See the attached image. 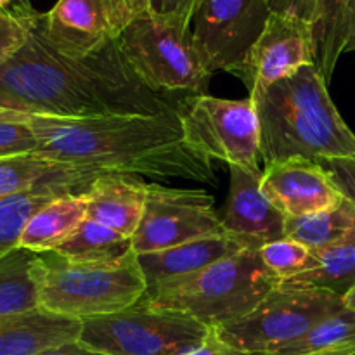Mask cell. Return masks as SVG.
<instances>
[{"mask_svg":"<svg viewBox=\"0 0 355 355\" xmlns=\"http://www.w3.org/2000/svg\"><path fill=\"white\" fill-rule=\"evenodd\" d=\"M279 279L263 263L257 248H246L189 276L175 277L148 291L144 300L155 311H173L208 328L248 315Z\"/></svg>","mask_w":355,"mask_h":355,"instance_id":"obj_4","label":"cell"},{"mask_svg":"<svg viewBox=\"0 0 355 355\" xmlns=\"http://www.w3.org/2000/svg\"><path fill=\"white\" fill-rule=\"evenodd\" d=\"M324 168L329 179L345 200L355 207V156L350 158H319L315 159Z\"/></svg>","mask_w":355,"mask_h":355,"instance_id":"obj_31","label":"cell"},{"mask_svg":"<svg viewBox=\"0 0 355 355\" xmlns=\"http://www.w3.org/2000/svg\"><path fill=\"white\" fill-rule=\"evenodd\" d=\"M270 14L269 0H200L193 37L211 71L231 73L262 35Z\"/></svg>","mask_w":355,"mask_h":355,"instance_id":"obj_11","label":"cell"},{"mask_svg":"<svg viewBox=\"0 0 355 355\" xmlns=\"http://www.w3.org/2000/svg\"><path fill=\"white\" fill-rule=\"evenodd\" d=\"M37 19V17H35ZM33 19V21H35ZM31 21V23H33ZM31 23L0 12V68L19 51L30 37Z\"/></svg>","mask_w":355,"mask_h":355,"instance_id":"obj_30","label":"cell"},{"mask_svg":"<svg viewBox=\"0 0 355 355\" xmlns=\"http://www.w3.org/2000/svg\"><path fill=\"white\" fill-rule=\"evenodd\" d=\"M312 267L279 283L286 288L326 290L345 298L355 288V245L312 252Z\"/></svg>","mask_w":355,"mask_h":355,"instance_id":"obj_24","label":"cell"},{"mask_svg":"<svg viewBox=\"0 0 355 355\" xmlns=\"http://www.w3.org/2000/svg\"><path fill=\"white\" fill-rule=\"evenodd\" d=\"M239 355V354H238ZM324 355H355V350H343V352H335V354H324Z\"/></svg>","mask_w":355,"mask_h":355,"instance_id":"obj_39","label":"cell"},{"mask_svg":"<svg viewBox=\"0 0 355 355\" xmlns=\"http://www.w3.org/2000/svg\"><path fill=\"white\" fill-rule=\"evenodd\" d=\"M80 333L82 321L35 309L0 322V355H40L78 342Z\"/></svg>","mask_w":355,"mask_h":355,"instance_id":"obj_18","label":"cell"},{"mask_svg":"<svg viewBox=\"0 0 355 355\" xmlns=\"http://www.w3.org/2000/svg\"><path fill=\"white\" fill-rule=\"evenodd\" d=\"M343 350H355V309L349 305L329 314L272 355H324Z\"/></svg>","mask_w":355,"mask_h":355,"instance_id":"obj_26","label":"cell"},{"mask_svg":"<svg viewBox=\"0 0 355 355\" xmlns=\"http://www.w3.org/2000/svg\"><path fill=\"white\" fill-rule=\"evenodd\" d=\"M42 19L40 12L23 47L0 68V107L58 118L175 110L139 78L118 40L87 55L64 54L49 42Z\"/></svg>","mask_w":355,"mask_h":355,"instance_id":"obj_1","label":"cell"},{"mask_svg":"<svg viewBox=\"0 0 355 355\" xmlns=\"http://www.w3.org/2000/svg\"><path fill=\"white\" fill-rule=\"evenodd\" d=\"M350 0H318L312 33H314L315 66L326 83L333 78L340 55L345 54L347 14Z\"/></svg>","mask_w":355,"mask_h":355,"instance_id":"obj_25","label":"cell"},{"mask_svg":"<svg viewBox=\"0 0 355 355\" xmlns=\"http://www.w3.org/2000/svg\"><path fill=\"white\" fill-rule=\"evenodd\" d=\"M144 3L153 12L193 24V17L200 0H144Z\"/></svg>","mask_w":355,"mask_h":355,"instance_id":"obj_32","label":"cell"},{"mask_svg":"<svg viewBox=\"0 0 355 355\" xmlns=\"http://www.w3.org/2000/svg\"><path fill=\"white\" fill-rule=\"evenodd\" d=\"M345 305L331 291L279 284L248 315L215 329L236 354L272 355Z\"/></svg>","mask_w":355,"mask_h":355,"instance_id":"obj_7","label":"cell"},{"mask_svg":"<svg viewBox=\"0 0 355 355\" xmlns=\"http://www.w3.org/2000/svg\"><path fill=\"white\" fill-rule=\"evenodd\" d=\"M40 355H101V354L92 352V350H89L87 347L80 345L78 342H73V343H66V345H61V347H55V349L45 350V352H42Z\"/></svg>","mask_w":355,"mask_h":355,"instance_id":"obj_35","label":"cell"},{"mask_svg":"<svg viewBox=\"0 0 355 355\" xmlns=\"http://www.w3.org/2000/svg\"><path fill=\"white\" fill-rule=\"evenodd\" d=\"M182 355H238L224 340L220 338V335L217 333V329L210 328L208 329V335L205 336L203 342L198 347L191 349L189 352Z\"/></svg>","mask_w":355,"mask_h":355,"instance_id":"obj_33","label":"cell"},{"mask_svg":"<svg viewBox=\"0 0 355 355\" xmlns=\"http://www.w3.org/2000/svg\"><path fill=\"white\" fill-rule=\"evenodd\" d=\"M28 123L37 135V155L71 168L217 184L214 162L187 146L175 110L97 118L30 114Z\"/></svg>","mask_w":355,"mask_h":355,"instance_id":"obj_2","label":"cell"},{"mask_svg":"<svg viewBox=\"0 0 355 355\" xmlns=\"http://www.w3.org/2000/svg\"><path fill=\"white\" fill-rule=\"evenodd\" d=\"M315 64L312 23L293 14L272 12L262 35L231 71L248 89V96Z\"/></svg>","mask_w":355,"mask_h":355,"instance_id":"obj_12","label":"cell"},{"mask_svg":"<svg viewBox=\"0 0 355 355\" xmlns=\"http://www.w3.org/2000/svg\"><path fill=\"white\" fill-rule=\"evenodd\" d=\"M262 187L288 218L307 217L335 208L343 196L318 162L291 158L262 170Z\"/></svg>","mask_w":355,"mask_h":355,"instance_id":"obj_15","label":"cell"},{"mask_svg":"<svg viewBox=\"0 0 355 355\" xmlns=\"http://www.w3.org/2000/svg\"><path fill=\"white\" fill-rule=\"evenodd\" d=\"M54 252L73 263L110 266L127 259L134 253V246L128 236L85 218L71 238Z\"/></svg>","mask_w":355,"mask_h":355,"instance_id":"obj_23","label":"cell"},{"mask_svg":"<svg viewBox=\"0 0 355 355\" xmlns=\"http://www.w3.org/2000/svg\"><path fill=\"white\" fill-rule=\"evenodd\" d=\"M259 252L263 263L279 279V283L309 270L312 267V260H314V253L307 246L291 238L267 243Z\"/></svg>","mask_w":355,"mask_h":355,"instance_id":"obj_28","label":"cell"},{"mask_svg":"<svg viewBox=\"0 0 355 355\" xmlns=\"http://www.w3.org/2000/svg\"><path fill=\"white\" fill-rule=\"evenodd\" d=\"M208 329L182 312L155 311L142 298L127 311L83 321L78 343L101 355H182Z\"/></svg>","mask_w":355,"mask_h":355,"instance_id":"obj_8","label":"cell"},{"mask_svg":"<svg viewBox=\"0 0 355 355\" xmlns=\"http://www.w3.org/2000/svg\"><path fill=\"white\" fill-rule=\"evenodd\" d=\"M345 52H355V0H350L349 14H347Z\"/></svg>","mask_w":355,"mask_h":355,"instance_id":"obj_36","label":"cell"},{"mask_svg":"<svg viewBox=\"0 0 355 355\" xmlns=\"http://www.w3.org/2000/svg\"><path fill=\"white\" fill-rule=\"evenodd\" d=\"M246 248L250 246L245 241L229 232H220V234L205 236V238L173 246V248L139 253L137 260L146 277L148 291H151L165 281L189 276Z\"/></svg>","mask_w":355,"mask_h":355,"instance_id":"obj_16","label":"cell"},{"mask_svg":"<svg viewBox=\"0 0 355 355\" xmlns=\"http://www.w3.org/2000/svg\"><path fill=\"white\" fill-rule=\"evenodd\" d=\"M66 193H76L64 186H47L0 200V259L19 248V239L28 220L44 205Z\"/></svg>","mask_w":355,"mask_h":355,"instance_id":"obj_27","label":"cell"},{"mask_svg":"<svg viewBox=\"0 0 355 355\" xmlns=\"http://www.w3.org/2000/svg\"><path fill=\"white\" fill-rule=\"evenodd\" d=\"M40 309L38 255L24 248L0 259V322Z\"/></svg>","mask_w":355,"mask_h":355,"instance_id":"obj_22","label":"cell"},{"mask_svg":"<svg viewBox=\"0 0 355 355\" xmlns=\"http://www.w3.org/2000/svg\"><path fill=\"white\" fill-rule=\"evenodd\" d=\"M0 12L9 14L24 23H31L40 14L33 9L30 0H0Z\"/></svg>","mask_w":355,"mask_h":355,"instance_id":"obj_34","label":"cell"},{"mask_svg":"<svg viewBox=\"0 0 355 355\" xmlns=\"http://www.w3.org/2000/svg\"><path fill=\"white\" fill-rule=\"evenodd\" d=\"M146 291L135 252L110 266L73 263L55 252L38 255V305L51 314L83 322L127 311Z\"/></svg>","mask_w":355,"mask_h":355,"instance_id":"obj_5","label":"cell"},{"mask_svg":"<svg viewBox=\"0 0 355 355\" xmlns=\"http://www.w3.org/2000/svg\"><path fill=\"white\" fill-rule=\"evenodd\" d=\"M345 304L349 305V307L355 309V288H354V290L350 291V293L347 295V297H345Z\"/></svg>","mask_w":355,"mask_h":355,"instance_id":"obj_38","label":"cell"},{"mask_svg":"<svg viewBox=\"0 0 355 355\" xmlns=\"http://www.w3.org/2000/svg\"><path fill=\"white\" fill-rule=\"evenodd\" d=\"M220 232H225L224 225L214 208V198L207 191L172 189L148 182L144 215L132 238V246L139 255Z\"/></svg>","mask_w":355,"mask_h":355,"instance_id":"obj_10","label":"cell"},{"mask_svg":"<svg viewBox=\"0 0 355 355\" xmlns=\"http://www.w3.org/2000/svg\"><path fill=\"white\" fill-rule=\"evenodd\" d=\"M142 7L139 0H58L42 23L55 49L87 55L116 42Z\"/></svg>","mask_w":355,"mask_h":355,"instance_id":"obj_13","label":"cell"},{"mask_svg":"<svg viewBox=\"0 0 355 355\" xmlns=\"http://www.w3.org/2000/svg\"><path fill=\"white\" fill-rule=\"evenodd\" d=\"M231 168V187L220 220L224 231L260 250L267 243L286 238L288 217L274 207L262 187V170Z\"/></svg>","mask_w":355,"mask_h":355,"instance_id":"obj_14","label":"cell"},{"mask_svg":"<svg viewBox=\"0 0 355 355\" xmlns=\"http://www.w3.org/2000/svg\"><path fill=\"white\" fill-rule=\"evenodd\" d=\"M38 141L28 121H0V158L37 153Z\"/></svg>","mask_w":355,"mask_h":355,"instance_id":"obj_29","label":"cell"},{"mask_svg":"<svg viewBox=\"0 0 355 355\" xmlns=\"http://www.w3.org/2000/svg\"><path fill=\"white\" fill-rule=\"evenodd\" d=\"M28 118H30V114L21 113V111L0 107V121H28Z\"/></svg>","mask_w":355,"mask_h":355,"instance_id":"obj_37","label":"cell"},{"mask_svg":"<svg viewBox=\"0 0 355 355\" xmlns=\"http://www.w3.org/2000/svg\"><path fill=\"white\" fill-rule=\"evenodd\" d=\"M250 97L257 107L266 165L291 158L315 162L355 156V134L336 110L315 64Z\"/></svg>","mask_w":355,"mask_h":355,"instance_id":"obj_3","label":"cell"},{"mask_svg":"<svg viewBox=\"0 0 355 355\" xmlns=\"http://www.w3.org/2000/svg\"><path fill=\"white\" fill-rule=\"evenodd\" d=\"M139 78L155 92L207 94L214 71L193 37V24L142 7L118 38Z\"/></svg>","mask_w":355,"mask_h":355,"instance_id":"obj_6","label":"cell"},{"mask_svg":"<svg viewBox=\"0 0 355 355\" xmlns=\"http://www.w3.org/2000/svg\"><path fill=\"white\" fill-rule=\"evenodd\" d=\"M286 238L302 243L311 252L355 245V207L343 198L331 210L288 218Z\"/></svg>","mask_w":355,"mask_h":355,"instance_id":"obj_21","label":"cell"},{"mask_svg":"<svg viewBox=\"0 0 355 355\" xmlns=\"http://www.w3.org/2000/svg\"><path fill=\"white\" fill-rule=\"evenodd\" d=\"M89 200L85 193H66L54 198L28 220L19 248L37 255L58 250L87 218Z\"/></svg>","mask_w":355,"mask_h":355,"instance_id":"obj_20","label":"cell"},{"mask_svg":"<svg viewBox=\"0 0 355 355\" xmlns=\"http://www.w3.org/2000/svg\"><path fill=\"white\" fill-rule=\"evenodd\" d=\"M187 146L229 166L260 170V130L252 97L232 101L193 94L175 103Z\"/></svg>","mask_w":355,"mask_h":355,"instance_id":"obj_9","label":"cell"},{"mask_svg":"<svg viewBox=\"0 0 355 355\" xmlns=\"http://www.w3.org/2000/svg\"><path fill=\"white\" fill-rule=\"evenodd\" d=\"M97 177L96 173L42 158L37 153L0 158V200L47 186H64L76 193H85Z\"/></svg>","mask_w":355,"mask_h":355,"instance_id":"obj_19","label":"cell"},{"mask_svg":"<svg viewBox=\"0 0 355 355\" xmlns=\"http://www.w3.org/2000/svg\"><path fill=\"white\" fill-rule=\"evenodd\" d=\"M139 2H141V3H144V0H139ZM144 6H146V3H144Z\"/></svg>","mask_w":355,"mask_h":355,"instance_id":"obj_40","label":"cell"},{"mask_svg":"<svg viewBox=\"0 0 355 355\" xmlns=\"http://www.w3.org/2000/svg\"><path fill=\"white\" fill-rule=\"evenodd\" d=\"M87 218L134 238L142 220L148 182L139 177L101 173L85 191Z\"/></svg>","mask_w":355,"mask_h":355,"instance_id":"obj_17","label":"cell"}]
</instances>
